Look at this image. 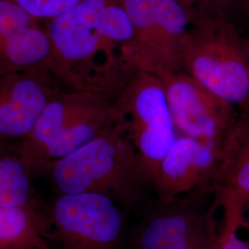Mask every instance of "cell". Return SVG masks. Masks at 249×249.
Listing matches in <instances>:
<instances>
[{
	"label": "cell",
	"instance_id": "6da1fadb",
	"mask_svg": "<svg viewBox=\"0 0 249 249\" xmlns=\"http://www.w3.org/2000/svg\"><path fill=\"white\" fill-rule=\"evenodd\" d=\"M50 71L67 89L115 99L141 71L133 28L120 0H82L46 21Z\"/></svg>",
	"mask_w": 249,
	"mask_h": 249
},
{
	"label": "cell",
	"instance_id": "7a4b0ae2",
	"mask_svg": "<svg viewBox=\"0 0 249 249\" xmlns=\"http://www.w3.org/2000/svg\"><path fill=\"white\" fill-rule=\"evenodd\" d=\"M45 171L59 194L98 193L127 209L140 204L151 187L133 143L116 122Z\"/></svg>",
	"mask_w": 249,
	"mask_h": 249
},
{
	"label": "cell",
	"instance_id": "3957f363",
	"mask_svg": "<svg viewBox=\"0 0 249 249\" xmlns=\"http://www.w3.org/2000/svg\"><path fill=\"white\" fill-rule=\"evenodd\" d=\"M115 122L114 99L62 88L47 103L31 133L18 143L17 151L31 175L42 172Z\"/></svg>",
	"mask_w": 249,
	"mask_h": 249
},
{
	"label": "cell",
	"instance_id": "277c9868",
	"mask_svg": "<svg viewBox=\"0 0 249 249\" xmlns=\"http://www.w3.org/2000/svg\"><path fill=\"white\" fill-rule=\"evenodd\" d=\"M183 71L240 108L249 105V38L228 21L189 25Z\"/></svg>",
	"mask_w": 249,
	"mask_h": 249
},
{
	"label": "cell",
	"instance_id": "5b68a950",
	"mask_svg": "<svg viewBox=\"0 0 249 249\" xmlns=\"http://www.w3.org/2000/svg\"><path fill=\"white\" fill-rule=\"evenodd\" d=\"M114 113L139 153L152 187L160 160L178 138L160 79L138 72L114 99Z\"/></svg>",
	"mask_w": 249,
	"mask_h": 249
},
{
	"label": "cell",
	"instance_id": "8992f818",
	"mask_svg": "<svg viewBox=\"0 0 249 249\" xmlns=\"http://www.w3.org/2000/svg\"><path fill=\"white\" fill-rule=\"evenodd\" d=\"M131 21L141 71L159 76L183 70V45L190 25L176 0H120Z\"/></svg>",
	"mask_w": 249,
	"mask_h": 249
},
{
	"label": "cell",
	"instance_id": "52a82bcc",
	"mask_svg": "<svg viewBox=\"0 0 249 249\" xmlns=\"http://www.w3.org/2000/svg\"><path fill=\"white\" fill-rule=\"evenodd\" d=\"M164 89L178 136L222 149L238 111L231 103L181 70L157 76Z\"/></svg>",
	"mask_w": 249,
	"mask_h": 249
},
{
	"label": "cell",
	"instance_id": "ba28073f",
	"mask_svg": "<svg viewBox=\"0 0 249 249\" xmlns=\"http://www.w3.org/2000/svg\"><path fill=\"white\" fill-rule=\"evenodd\" d=\"M52 221L64 249H115L123 232L120 206L92 192L59 194Z\"/></svg>",
	"mask_w": 249,
	"mask_h": 249
},
{
	"label": "cell",
	"instance_id": "9c48e42d",
	"mask_svg": "<svg viewBox=\"0 0 249 249\" xmlns=\"http://www.w3.org/2000/svg\"><path fill=\"white\" fill-rule=\"evenodd\" d=\"M221 159V149L195 139L178 136L160 160L153 181L160 203L184 195L213 190Z\"/></svg>",
	"mask_w": 249,
	"mask_h": 249
},
{
	"label": "cell",
	"instance_id": "30bf717a",
	"mask_svg": "<svg viewBox=\"0 0 249 249\" xmlns=\"http://www.w3.org/2000/svg\"><path fill=\"white\" fill-rule=\"evenodd\" d=\"M62 84L47 70L0 75V142H21Z\"/></svg>",
	"mask_w": 249,
	"mask_h": 249
},
{
	"label": "cell",
	"instance_id": "8fae6325",
	"mask_svg": "<svg viewBox=\"0 0 249 249\" xmlns=\"http://www.w3.org/2000/svg\"><path fill=\"white\" fill-rule=\"evenodd\" d=\"M161 204L143 223L138 249H214L219 230L214 208L203 212L178 200Z\"/></svg>",
	"mask_w": 249,
	"mask_h": 249
},
{
	"label": "cell",
	"instance_id": "7c38bea8",
	"mask_svg": "<svg viewBox=\"0 0 249 249\" xmlns=\"http://www.w3.org/2000/svg\"><path fill=\"white\" fill-rule=\"evenodd\" d=\"M51 43L45 27L14 0H0V75L50 71Z\"/></svg>",
	"mask_w": 249,
	"mask_h": 249
},
{
	"label": "cell",
	"instance_id": "4fadbf2b",
	"mask_svg": "<svg viewBox=\"0 0 249 249\" xmlns=\"http://www.w3.org/2000/svg\"><path fill=\"white\" fill-rule=\"evenodd\" d=\"M227 134L213 190L249 198V105L240 108Z\"/></svg>",
	"mask_w": 249,
	"mask_h": 249
},
{
	"label": "cell",
	"instance_id": "5bb4252c",
	"mask_svg": "<svg viewBox=\"0 0 249 249\" xmlns=\"http://www.w3.org/2000/svg\"><path fill=\"white\" fill-rule=\"evenodd\" d=\"M43 219L33 206L0 207V249H47Z\"/></svg>",
	"mask_w": 249,
	"mask_h": 249
},
{
	"label": "cell",
	"instance_id": "9a60e30c",
	"mask_svg": "<svg viewBox=\"0 0 249 249\" xmlns=\"http://www.w3.org/2000/svg\"><path fill=\"white\" fill-rule=\"evenodd\" d=\"M9 143L0 142V207L33 206L31 173Z\"/></svg>",
	"mask_w": 249,
	"mask_h": 249
},
{
	"label": "cell",
	"instance_id": "2e32d148",
	"mask_svg": "<svg viewBox=\"0 0 249 249\" xmlns=\"http://www.w3.org/2000/svg\"><path fill=\"white\" fill-rule=\"evenodd\" d=\"M187 14L190 25L228 21L239 27L249 17V0H176Z\"/></svg>",
	"mask_w": 249,
	"mask_h": 249
},
{
	"label": "cell",
	"instance_id": "e0dca14e",
	"mask_svg": "<svg viewBox=\"0 0 249 249\" xmlns=\"http://www.w3.org/2000/svg\"><path fill=\"white\" fill-rule=\"evenodd\" d=\"M217 204L223 208V223L218 230L214 249H249V240L240 235L242 199L228 193H217Z\"/></svg>",
	"mask_w": 249,
	"mask_h": 249
},
{
	"label": "cell",
	"instance_id": "ac0fdd59",
	"mask_svg": "<svg viewBox=\"0 0 249 249\" xmlns=\"http://www.w3.org/2000/svg\"><path fill=\"white\" fill-rule=\"evenodd\" d=\"M35 18L50 20L70 11L82 0H14Z\"/></svg>",
	"mask_w": 249,
	"mask_h": 249
},
{
	"label": "cell",
	"instance_id": "d6986e66",
	"mask_svg": "<svg viewBox=\"0 0 249 249\" xmlns=\"http://www.w3.org/2000/svg\"><path fill=\"white\" fill-rule=\"evenodd\" d=\"M241 230L246 231L249 234V198L242 200L240 213Z\"/></svg>",
	"mask_w": 249,
	"mask_h": 249
}]
</instances>
